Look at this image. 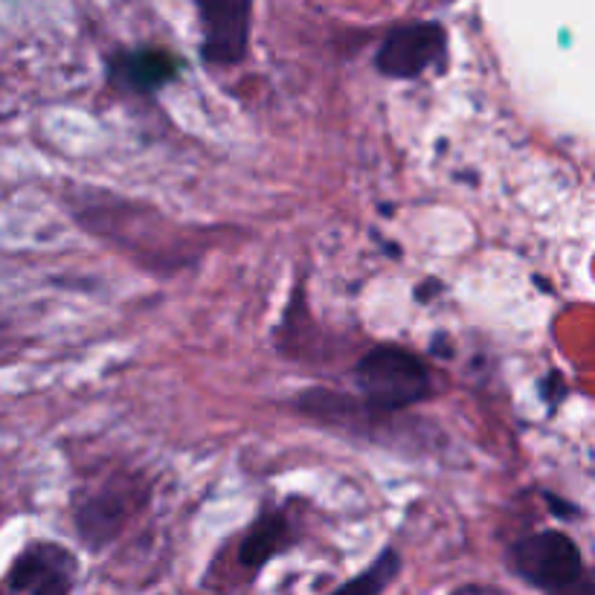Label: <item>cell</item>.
<instances>
[{"label":"cell","instance_id":"7","mask_svg":"<svg viewBox=\"0 0 595 595\" xmlns=\"http://www.w3.org/2000/svg\"><path fill=\"white\" fill-rule=\"evenodd\" d=\"M128 502L122 500L119 491H105L96 493L91 500L79 509L76 514V528L82 540H85L91 549H103L119 535V528L126 523Z\"/></svg>","mask_w":595,"mask_h":595},{"label":"cell","instance_id":"10","mask_svg":"<svg viewBox=\"0 0 595 595\" xmlns=\"http://www.w3.org/2000/svg\"><path fill=\"white\" fill-rule=\"evenodd\" d=\"M451 595H485V593L479 587H460L456 593H451Z\"/></svg>","mask_w":595,"mask_h":595},{"label":"cell","instance_id":"3","mask_svg":"<svg viewBox=\"0 0 595 595\" xmlns=\"http://www.w3.org/2000/svg\"><path fill=\"white\" fill-rule=\"evenodd\" d=\"M448 56V33L433 21L421 24H401L386 33L378 52L374 68L390 79H418Z\"/></svg>","mask_w":595,"mask_h":595},{"label":"cell","instance_id":"8","mask_svg":"<svg viewBox=\"0 0 595 595\" xmlns=\"http://www.w3.org/2000/svg\"><path fill=\"white\" fill-rule=\"evenodd\" d=\"M294 544V528L282 514H264L255 520L253 528L247 532L241 546H238V563L247 570H262L264 563L271 561L273 555L288 549Z\"/></svg>","mask_w":595,"mask_h":595},{"label":"cell","instance_id":"4","mask_svg":"<svg viewBox=\"0 0 595 595\" xmlns=\"http://www.w3.org/2000/svg\"><path fill=\"white\" fill-rule=\"evenodd\" d=\"M195 7L204 29L201 56L206 64H238L250 44L253 0H195Z\"/></svg>","mask_w":595,"mask_h":595},{"label":"cell","instance_id":"6","mask_svg":"<svg viewBox=\"0 0 595 595\" xmlns=\"http://www.w3.org/2000/svg\"><path fill=\"white\" fill-rule=\"evenodd\" d=\"M178 61L160 50L119 52L111 59V79L128 94H154L178 76Z\"/></svg>","mask_w":595,"mask_h":595},{"label":"cell","instance_id":"1","mask_svg":"<svg viewBox=\"0 0 595 595\" xmlns=\"http://www.w3.org/2000/svg\"><path fill=\"white\" fill-rule=\"evenodd\" d=\"M355 386L372 413L392 416L416 407L433 390L425 360L401 346H374L355 364Z\"/></svg>","mask_w":595,"mask_h":595},{"label":"cell","instance_id":"9","mask_svg":"<svg viewBox=\"0 0 595 595\" xmlns=\"http://www.w3.org/2000/svg\"><path fill=\"white\" fill-rule=\"evenodd\" d=\"M398 570H401V555L395 552V549H383L372 567H366L360 575L346 581V584L334 590L332 595H381L383 590L390 587L392 581H395Z\"/></svg>","mask_w":595,"mask_h":595},{"label":"cell","instance_id":"5","mask_svg":"<svg viewBox=\"0 0 595 595\" xmlns=\"http://www.w3.org/2000/svg\"><path fill=\"white\" fill-rule=\"evenodd\" d=\"M76 558L59 544H29L7 575V587L21 595H70L76 587Z\"/></svg>","mask_w":595,"mask_h":595},{"label":"cell","instance_id":"2","mask_svg":"<svg viewBox=\"0 0 595 595\" xmlns=\"http://www.w3.org/2000/svg\"><path fill=\"white\" fill-rule=\"evenodd\" d=\"M511 570L532 587L558 595L584 581V558L563 532H537L520 537L509 549Z\"/></svg>","mask_w":595,"mask_h":595}]
</instances>
